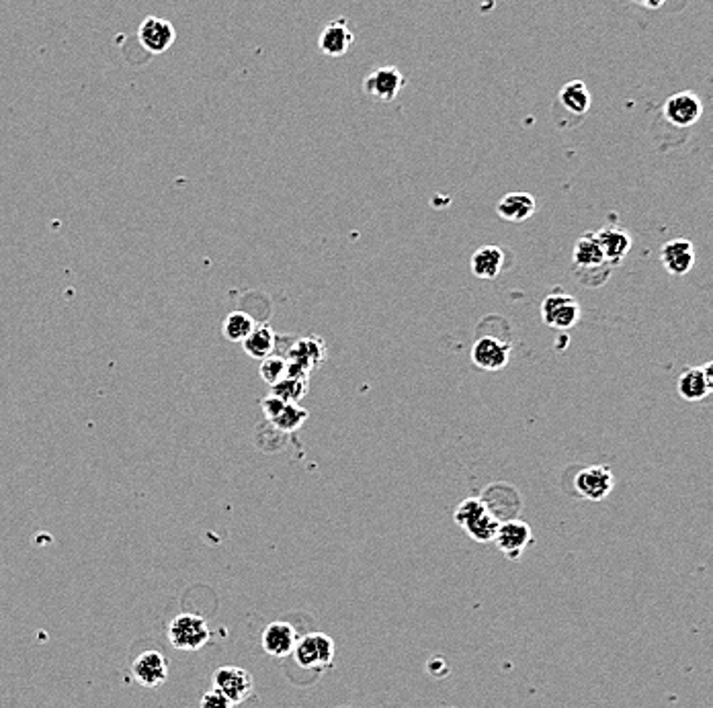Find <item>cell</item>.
I'll use <instances>...</instances> for the list:
<instances>
[{
	"label": "cell",
	"instance_id": "44dd1931",
	"mask_svg": "<svg viewBox=\"0 0 713 708\" xmlns=\"http://www.w3.org/2000/svg\"><path fill=\"white\" fill-rule=\"evenodd\" d=\"M537 211L533 195L523 193V190H515V193L504 195L499 205H496V213L501 215L504 221L521 223L527 221Z\"/></svg>",
	"mask_w": 713,
	"mask_h": 708
},
{
	"label": "cell",
	"instance_id": "7c38bea8",
	"mask_svg": "<svg viewBox=\"0 0 713 708\" xmlns=\"http://www.w3.org/2000/svg\"><path fill=\"white\" fill-rule=\"evenodd\" d=\"M713 391V363L703 366H687L677 379V394L685 402L698 404L708 399Z\"/></svg>",
	"mask_w": 713,
	"mask_h": 708
},
{
	"label": "cell",
	"instance_id": "83f0119b",
	"mask_svg": "<svg viewBox=\"0 0 713 708\" xmlns=\"http://www.w3.org/2000/svg\"><path fill=\"white\" fill-rule=\"evenodd\" d=\"M427 672H429L433 678L441 680V678H445V676H450L451 668H450V663H447V662L443 660V657H430L429 663H427Z\"/></svg>",
	"mask_w": 713,
	"mask_h": 708
},
{
	"label": "cell",
	"instance_id": "ac0fdd59",
	"mask_svg": "<svg viewBox=\"0 0 713 708\" xmlns=\"http://www.w3.org/2000/svg\"><path fill=\"white\" fill-rule=\"evenodd\" d=\"M594 236L599 240L604 261H607L609 266H617L624 262V258L627 256L629 250H632V241H634L632 236L617 226L603 228L599 231H594Z\"/></svg>",
	"mask_w": 713,
	"mask_h": 708
},
{
	"label": "cell",
	"instance_id": "f1b7e54d",
	"mask_svg": "<svg viewBox=\"0 0 713 708\" xmlns=\"http://www.w3.org/2000/svg\"><path fill=\"white\" fill-rule=\"evenodd\" d=\"M640 3H642V6H646V8H650V11H656V8H660V6H665V3H666V0H640Z\"/></svg>",
	"mask_w": 713,
	"mask_h": 708
},
{
	"label": "cell",
	"instance_id": "5b68a950",
	"mask_svg": "<svg viewBox=\"0 0 713 708\" xmlns=\"http://www.w3.org/2000/svg\"><path fill=\"white\" fill-rule=\"evenodd\" d=\"M542 320L550 328L570 330L580 322V305L574 297L555 289L542 302Z\"/></svg>",
	"mask_w": 713,
	"mask_h": 708
},
{
	"label": "cell",
	"instance_id": "5bb4252c",
	"mask_svg": "<svg viewBox=\"0 0 713 708\" xmlns=\"http://www.w3.org/2000/svg\"><path fill=\"white\" fill-rule=\"evenodd\" d=\"M177 39V31L172 27V23L167 19H160V16H146V19L140 23L138 29V41L146 52L150 54H164L169 52Z\"/></svg>",
	"mask_w": 713,
	"mask_h": 708
},
{
	"label": "cell",
	"instance_id": "30bf717a",
	"mask_svg": "<svg viewBox=\"0 0 713 708\" xmlns=\"http://www.w3.org/2000/svg\"><path fill=\"white\" fill-rule=\"evenodd\" d=\"M406 87V77L396 66H384V68L373 70L363 80V93L381 103H392Z\"/></svg>",
	"mask_w": 713,
	"mask_h": 708
},
{
	"label": "cell",
	"instance_id": "484cf974",
	"mask_svg": "<svg viewBox=\"0 0 713 708\" xmlns=\"http://www.w3.org/2000/svg\"><path fill=\"white\" fill-rule=\"evenodd\" d=\"M287 375V361L284 356H275L271 354L267 358H263L261 364V377L264 383L269 385H275L277 381H281Z\"/></svg>",
	"mask_w": 713,
	"mask_h": 708
},
{
	"label": "cell",
	"instance_id": "4fadbf2b",
	"mask_svg": "<svg viewBox=\"0 0 713 708\" xmlns=\"http://www.w3.org/2000/svg\"><path fill=\"white\" fill-rule=\"evenodd\" d=\"M512 346L511 343H504L501 338L494 336H480L474 346H471V363H474L478 369L494 373L501 371L509 364Z\"/></svg>",
	"mask_w": 713,
	"mask_h": 708
},
{
	"label": "cell",
	"instance_id": "4316f807",
	"mask_svg": "<svg viewBox=\"0 0 713 708\" xmlns=\"http://www.w3.org/2000/svg\"><path fill=\"white\" fill-rule=\"evenodd\" d=\"M199 708H234V704H232L222 693H218V690H210V693L203 694Z\"/></svg>",
	"mask_w": 713,
	"mask_h": 708
},
{
	"label": "cell",
	"instance_id": "8992f818",
	"mask_svg": "<svg viewBox=\"0 0 713 708\" xmlns=\"http://www.w3.org/2000/svg\"><path fill=\"white\" fill-rule=\"evenodd\" d=\"M494 543L499 547V551L511 561H519L523 557L525 549L533 543V530L527 522L511 518L501 522L499 530H496Z\"/></svg>",
	"mask_w": 713,
	"mask_h": 708
},
{
	"label": "cell",
	"instance_id": "277c9868",
	"mask_svg": "<svg viewBox=\"0 0 713 708\" xmlns=\"http://www.w3.org/2000/svg\"><path fill=\"white\" fill-rule=\"evenodd\" d=\"M169 641L181 652H197L210 641V627L197 614H179L169 627Z\"/></svg>",
	"mask_w": 713,
	"mask_h": 708
},
{
	"label": "cell",
	"instance_id": "52a82bcc",
	"mask_svg": "<svg viewBox=\"0 0 713 708\" xmlns=\"http://www.w3.org/2000/svg\"><path fill=\"white\" fill-rule=\"evenodd\" d=\"M254 678L251 672L238 665H223L213 673V690H218L232 704L244 703L253 694Z\"/></svg>",
	"mask_w": 713,
	"mask_h": 708
},
{
	"label": "cell",
	"instance_id": "7402d4cb",
	"mask_svg": "<svg viewBox=\"0 0 713 708\" xmlns=\"http://www.w3.org/2000/svg\"><path fill=\"white\" fill-rule=\"evenodd\" d=\"M558 101L568 113L583 118V115H586L588 109H591L593 98H591V90H588V87L583 80H570L560 88Z\"/></svg>",
	"mask_w": 713,
	"mask_h": 708
},
{
	"label": "cell",
	"instance_id": "3957f363",
	"mask_svg": "<svg viewBox=\"0 0 713 708\" xmlns=\"http://www.w3.org/2000/svg\"><path fill=\"white\" fill-rule=\"evenodd\" d=\"M336 655V645L325 632L316 635H305L304 639L295 641L294 657L297 665L304 670H326L333 665Z\"/></svg>",
	"mask_w": 713,
	"mask_h": 708
},
{
	"label": "cell",
	"instance_id": "d4e9b609",
	"mask_svg": "<svg viewBox=\"0 0 713 708\" xmlns=\"http://www.w3.org/2000/svg\"><path fill=\"white\" fill-rule=\"evenodd\" d=\"M254 320L253 315H248L244 312H232L226 322H223V334L230 340V343H244L248 334L254 330Z\"/></svg>",
	"mask_w": 713,
	"mask_h": 708
},
{
	"label": "cell",
	"instance_id": "9a60e30c",
	"mask_svg": "<svg viewBox=\"0 0 713 708\" xmlns=\"http://www.w3.org/2000/svg\"><path fill=\"white\" fill-rule=\"evenodd\" d=\"M660 261L668 274L673 277H685L693 271L698 256H695V246L687 238H673L668 240L660 250Z\"/></svg>",
	"mask_w": 713,
	"mask_h": 708
},
{
	"label": "cell",
	"instance_id": "6da1fadb",
	"mask_svg": "<svg viewBox=\"0 0 713 708\" xmlns=\"http://www.w3.org/2000/svg\"><path fill=\"white\" fill-rule=\"evenodd\" d=\"M453 518L476 543H492L496 530L501 527V520L488 510L482 498L463 499V502L455 508Z\"/></svg>",
	"mask_w": 713,
	"mask_h": 708
},
{
	"label": "cell",
	"instance_id": "cb8c5ba5",
	"mask_svg": "<svg viewBox=\"0 0 713 708\" xmlns=\"http://www.w3.org/2000/svg\"><path fill=\"white\" fill-rule=\"evenodd\" d=\"M305 394H308V377H292V375H285L275 385H271L269 395H275L284 399V402L300 404V399Z\"/></svg>",
	"mask_w": 713,
	"mask_h": 708
},
{
	"label": "cell",
	"instance_id": "2e32d148",
	"mask_svg": "<svg viewBox=\"0 0 713 708\" xmlns=\"http://www.w3.org/2000/svg\"><path fill=\"white\" fill-rule=\"evenodd\" d=\"M355 41V33L349 27V21L345 16L328 21L325 29L320 31L318 37V49L326 57H343Z\"/></svg>",
	"mask_w": 713,
	"mask_h": 708
},
{
	"label": "cell",
	"instance_id": "e0dca14e",
	"mask_svg": "<svg viewBox=\"0 0 713 708\" xmlns=\"http://www.w3.org/2000/svg\"><path fill=\"white\" fill-rule=\"evenodd\" d=\"M131 673L146 688H159L169 678V660L160 652H144L136 657Z\"/></svg>",
	"mask_w": 713,
	"mask_h": 708
},
{
	"label": "cell",
	"instance_id": "d6986e66",
	"mask_svg": "<svg viewBox=\"0 0 713 708\" xmlns=\"http://www.w3.org/2000/svg\"><path fill=\"white\" fill-rule=\"evenodd\" d=\"M295 641H297L295 629L292 627V624L284 622V621L271 622L269 627L263 631V637H261L263 649L269 655H273V657L292 655L294 647H295Z\"/></svg>",
	"mask_w": 713,
	"mask_h": 708
},
{
	"label": "cell",
	"instance_id": "9c48e42d",
	"mask_svg": "<svg viewBox=\"0 0 713 708\" xmlns=\"http://www.w3.org/2000/svg\"><path fill=\"white\" fill-rule=\"evenodd\" d=\"M613 486H615V475L604 465H591V467L580 469L574 479L576 494L588 502H603L613 491Z\"/></svg>",
	"mask_w": 713,
	"mask_h": 708
},
{
	"label": "cell",
	"instance_id": "8fae6325",
	"mask_svg": "<svg viewBox=\"0 0 713 708\" xmlns=\"http://www.w3.org/2000/svg\"><path fill=\"white\" fill-rule=\"evenodd\" d=\"M662 115L675 128H691L701 119L703 103L693 90H683L666 98V103L662 105Z\"/></svg>",
	"mask_w": 713,
	"mask_h": 708
},
{
	"label": "cell",
	"instance_id": "7a4b0ae2",
	"mask_svg": "<svg viewBox=\"0 0 713 708\" xmlns=\"http://www.w3.org/2000/svg\"><path fill=\"white\" fill-rule=\"evenodd\" d=\"M572 261H574V266L578 271V279L584 282L588 274H594V285H601L604 279L599 277V272L603 277L609 279V272L613 271V266L607 264L604 261V254L599 246V240L588 231V234L580 236L574 244V252H572Z\"/></svg>",
	"mask_w": 713,
	"mask_h": 708
},
{
	"label": "cell",
	"instance_id": "603a6c76",
	"mask_svg": "<svg viewBox=\"0 0 713 708\" xmlns=\"http://www.w3.org/2000/svg\"><path fill=\"white\" fill-rule=\"evenodd\" d=\"M244 351L253 358H267L273 354L277 346V336L269 326H254V330L248 334V338L243 343Z\"/></svg>",
	"mask_w": 713,
	"mask_h": 708
},
{
	"label": "cell",
	"instance_id": "ffe728a7",
	"mask_svg": "<svg viewBox=\"0 0 713 708\" xmlns=\"http://www.w3.org/2000/svg\"><path fill=\"white\" fill-rule=\"evenodd\" d=\"M504 250L499 246H482L471 254L470 269L474 277L482 281H492L499 277L504 269Z\"/></svg>",
	"mask_w": 713,
	"mask_h": 708
},
{
	"label": "cell",
	"instance_id": "ba28073f",
	"mask_svg": "<svg viewBox=\"0 0 713 708\" xmlns=\"http://www.w3.org/2000/svg\"><path fill=\"white\" fill-rule=\"evenodd\" d=\"M263 412L267 416V422L271 426H275L277 430L284 432V435H289V432H295L297 428L304 426V422L308 420V410L302 407L300 404L294 402H284L275 395L264 397L263 402Z\"/></svg>",
	"mask_w": 713,
	"mask_h": 708
}]
</instances>
